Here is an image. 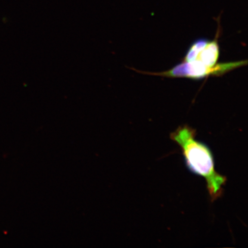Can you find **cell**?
<instances>
[{
  "instance_id": "cell-1",
  "label": "cell",
  "mask_w": 248,
  "mask_h": 248,
  "mask_svg": "<svg viewBox=\"0 0 248 248\" xmlns=\"http://www.w3.org/2000/svg\"><path fill=\"white\" fill-rule=\"evenodd\" d=\"M196 133L194 129L186 125L170 133V138L181 147L188 169L205 179L213 202L222 197L227 179L216 171L212 151L203 142L197 140Z\"/></svg>"
},
{
  "instance_id": "cell-2",
  "label": "cell",
  "mask_w": 248,
  "mask_h": 248,
  "mask_svg": "<svg viewBox=\"0 0 248 248\" xmlns=\"http://www.w3.org/2000/svg\"><path fill=\"white\" fill-rule=\"evenodd\" d=\"M247 64V61L229 62L217 64L215 67H208L198 60L183 62L168 71L153 75L170 78H187L194 79L204 78L210 76H221L231 70Z\"/></svg>"
},
{
  "instance_id": "cell-3",
  "label": "cell",
  "mask_w": 248,
  "mask_h": 248,
  "mask_svg": "<svg viewBox=\"0 0 248 248\" xmlns=\"http://www.w3.org/2000/svg\"><path fill=\"white\" fill-rule=\"evenodd\" d=\"M219 56V47L218 40L216 38L209 41L201 51L196 60L200 61L208 67L216 66Z\"/></svg>"
},
{
  "instance_id": "cell-4",
  "label": "cell",
  "mask_w": 248,
  "mask_h": 248,
  "mask_svg": "<svg viewBox=\"0 0 248 248\" xmlns=\"http://www.w3.org/2000/svg\"><path fill=\"white\" fill-rule=\"evenodd\" d=\"M209 40L201 38L192 43L184 58V62H190L196 60L200 52L206 46Z\"/></svg>"
}]
</instances>
